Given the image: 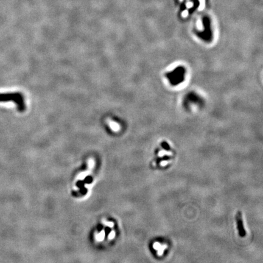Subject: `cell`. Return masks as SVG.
I'll list each match as a JSON object with an SVG mask.
<instances>
[{
    "instance_id": "cell-4",
    "label": "cell",
    "mask_w": 263,
    "mask_h": 263,
    "mask_svg": "<svg viewBox=\"0 0 263 263\" xmlns=\"http://www.w3.org/2000/svg\"><path fill=\"white\" fill-rule=\"evenodd\" d=\"M166 154H170V153H167V152H166V151H162L160 152L159 154H158V155H159L160 157H162V156H163V155H166Z\"/></svg>"
},
{
    "instance_id": "cell-3",
    "label": "cell",
    "mask_w": 263,
    "mask_h": 263,
    "mask_svg": "<svg viewBox=\"0 0 263 263\" xmlns=\"http://www.w3.org/2000/svg\"><path fill=\"white\" fill-rule=\"evenodd\" d=\"M153 247L155 250H157L158 251V255L160 256L163 255V253L164 250L166 248V246H165V245L162 246V245H161L160 243H159V242H155L154 244Z\"/></svg>"
},
{
    "instance_id": "cell-2",
    "label": "cell",
    "mask_w": 263,
    "mask_h": 263,
    "mask_svg": "<svg viewBox=\"0 0 263 263\" xmlns=\"http://www.w3.org/2000/svg\"><path fill=\"white\" fill-rule=\"evenodd\" d=\"M237 225H238V231H239L240 236H244L246 235V231H245V230H244V228L243 226L242 216H241V214L240 212H238V214H237Z\"/></svg>"
},
{
    "instance_id": "cell-1",
    "label": "cell",
    "mask_w": 263,
    "mask_h": 263,
    "mask_svg": "<svg viewBox=\"0 0 263 263\" xmlns=\"http://www.w3.org/2000/svg\"><path fill=\"white\" fill-rule=\"evenodd\" d=\"M13 101L17 106V110L23 112L26 110V104L23 95L21 93H0V102Z\"/></svg>"
},
{
    "instance_id": "cell-5",
    "label": "cell",
    "mask_w": 263,
    "mask_h": 263,
    "mask_svg": "<svg viewBox=\"0 0 263 263\" xmlns=\"http://www.w3.org/2000/svg\"><path fill=\"white\" fill-rule=\"evenodd\" d=\"M167 163H168V162H166V161H163V162H161V165H162V166H166Z\"/></svg>"
}]
</instances>
